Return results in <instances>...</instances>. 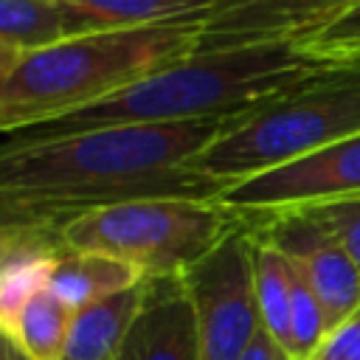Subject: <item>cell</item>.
I'll list each match as a JSON object with an SVG mask.
<instances>
[{"label":"cell","instance_id":"17","mask_svg":"<svg viewBox=\"0 0 360 360\" xmlns=\"http://www.w3.org/2000/svg\"><path fill=\"white\" fill-rule=\"evenodd\" d=\"M295 45L326 68H360V0Z\"/></svg>","mask_w":360,"mask_h":360},{"label":"cell","instance_id":"7","mask_svg":"<svg viewBox=\"0 0 360 360\" xmlns=\"http://www.w3.org/2000/svg\"><path fill=\"white\" fill-rule=\"evenodd\" d=\"M360 194V135L335 141L276 169L245 177L219 191V202L245 225Z\"/></svg>","mask_w":360,"mask_h":360},{"label":"cell","instance_id":"16","mask_svg":"<svg viewBox=\"0 0 360 360\" xmlns=\"http://www.w3.org/2000/svg\"><path fill=\"white\" fill-rule=\"evenodd\" d=\"M70 321L73 309L45 284L25 301L6 340H11L31 360H62Z\"/></svg>","mask_w":360,"mask_h":360},{"label":"cell","instance_id":"11","mask_svg":"<svg viewBox=\"0 0 360 360\" xmlns=\"http://www.w3.org/2000/svg\"><path fill=\"white\" fill-rule=\"evenodd\" d=\"M146 281L76 309L62 349V360H115L129 335V326L143 307Z\"/></svg>","mask_w":360,"mask_h":360},{"label":"cell","instance_id":"3","mask_svg":"<svg viewBox=\"0 0 360 360\" xmlns=\"http://www.w3.org/2000/svg\"><path fill=\"white\" fill-rule=\"evenodd\" d=\"M202 17L115 28L22 53L0 79V135L84 110L200 51Z\"/></svg>","mask_w":360,"mask_h":360},{"label":"cell","instance_id":"5","mask_svg":"<svg viewBox=\"0 0 360 360\" xmlns=\"http://www.w3.org/2000/svg\"><path fill=\"white\" fill-rule=\"evenodd\" d=\"M248 228L219 197H141L93 208L59 231L68 250L121 259L146 278L183 276L231 233Z\"/></svg>","mask_w":360,"mask_h":360},{"label":"cell","instance_id":"24","mask_svg":"<svg viewBox=\"0 0 360 360\" xmlns=\"http://www.w3.org/2000/svg\"><path fill=\"white\" fill-rule=\"evenodd\" d=\"M22 53H17V51H8V48H0V79L11 70V65L20 59Z\"/></svg>","mask_w":360,"mask_h":360},{"label":"cell","instance_id":"2","mask_svg":"<svg viewBox=\"0 0 360 360\" xmlns=\"http://www.w3.org/2000/svg\"><path fill=\"white\" fill-rule=\"evenodd\" d=\"M323 68L326 65L307 56L295 42L194 53L104 96L84 110L0 135V143L25 146L107 127L231 118L259 107Z\"/></svg>","mask_w":360,"mask_h":360},{"label":"cell","instance_id":"1","mask_svg":"<svg viewBox=\"0 0 360 360\" xmlns=\"http://www.w3.org/2000/svg\"><path fill=\"white\" fill-rule=\"evenodd\" d=\"M228 118L76 132L42 143H0V222L59 231L93 211L141 197H219L191 169Z\"/></svg>","mask_w":360,"mask_h":360},{"label":"cell","instance_id":"22","mask_svg":"<svg viewBox=\"0 0 360 360\" xmlns=\"http://www.w3.org/2000/svg\"><path fill=\"white\" fill-rule=\"evenodd\" d=\"M239 360H292L264 329H259V335L253 338V343L245 349V354Z\"/></svg>","mask_w":360,"mask_h":360},{"label":"cell","instance_id":"14","mask_svg":"<svg viewBox=\"0 0 360 360\" xmlns=\"http://www.w3.org/2000/svg\"><path fill=\"white\" fill-rule=\"evenodd\" d=\"M82 20L84 34L143 28L208 14L214 0H65Z\"/></svg>","mask_w":360,"mask_h":360},{"label":"cell","instance_id":"18","mask_svg":"<svg viewBox=\"0 0 360 360\" xmlns=\"http://www.w3.org/2000/svg\"><path fill=\"white\" fill-rule=\"evenodd\" d=\"M53 256H56V250L28 253V256H20V259L8 262L0 270V335L3 338H8L20 309L25 307V301L39 287L48 284V270H51Z\"/></svg>","mask_w":360,"mask_h":360},{"label":"cell","instance_id":"23","mask_svg":"<svg viewBox=\"0 0 360 360\" xmlns=\"http://www.w3.org/2000/svg\"><path fill=\"white\" fill-rule=\"evenodd\" d=\"M0 338H3V335H0ZM0 360H31V357H28V354H22L11 340H6V338H3V343H0Z\"/></svg>","mask_w":360,"mask_h":360},{"label":"cell","instance_id":"9","mask_svg":"<svg viewBox=\"0 0 360 360\" xmlns=\"http://www.w3.org/2000/svg\"><path fill=\"white\" fill-rule=\"evenodd\" d=\"M354 3L357 0H214L202 20L197 53L295 42Z\"/></svg>","mask_w":360,"mask_h":360},{"label":"cell","instance_id":"21","mask_svg":"<svg viewBox=\"0 0 360 360\" xmlns=\"http://www.w3.org/2000/svg\"><path fill=\"white\" fill-rule=\"evenodd\" d=\"M304 360H360V309L332 326Z\"/></svg>","mask_w":360,"mask_h":360},{"label":"cell","instance_id":"12","mask_svg":"<svg viewBox=\"0 0 360 360\" xmlns=\"http://www.w3.org/2000/svg\"><path fill=\"white\" fill-rule=\"evenodd\" d=\"M141 281H146V276L121 259L104 253H87V250H68V248L56 250L48 270L51 292L62 298L73 312L112 292L135 287Z\"/></svg>","mask_w":360,"mask_h":360},{"label":"cell","instance_id":"20","mask_svg":"<svg viewBox=\"0 0 360 360\" xmlns=\"http://www.w3.org/2000/svg\"><path fill=\"white\" fill-rule=\"evenodd\" d=\"M62 242L56 233L51 231H39V228H20V225H6L0 222V270L28 253H48V250H59Z\"/></svg>","mask_w":360,"mask_h":360},{"label":"cell","instance_id":"4","mask_svg":"<svg viewBox=\"0 0 360 360\" xmlns=\"http://www.w3.org/2000/svg\"><path fill=\"white\" fill-rule=\"evenodd\" d=\"M352 135H360V68H323L231 115L188 166L228 188Z\"/></svg>","mask_w":360,"mask_h":360},{"label":"cell","instance_id":"19","mask_svg":"<svg viewBox=\"0 0 360 360\" xmlns=\"http://www.w3.org/2000/svg\"><path fill=\"white\" fill-rule=\"evenodd\" d=\"M304 211H312L335 233V239L346 248V253L352 256V262L360 270V194L346 197V200H335L326 205L304 208Z\"/></svg>","mask_w":360,"mask_h":360},{"label":"cell","instance_id":"15","mask_svg":"<svg viewBox=\"0 0 360 360\" xmlns=\"http://www.w3.org/2000/svg\"><path fill=\"white\" fill-rule=\"evenodd\" d=\"M253 284H256V304H259L262 329L290 354L292 262L276 245H270L267 239H262L256 233H253Z\"/></svg>","mask_w":360,"mask_h":360},{"label":"cell","instance_id":"8","mask_svg":"<svg viewBox=\"0 0 360 360\" xmlns=\"http://www.w3.org/2000/svg\"><path fill=\"white\" fill-rule=\"evenodd\" d=\"M248 228L298 264L323 307L329 329L360 309V270L312 211L276 214Z\"/></svg>","mask_w":360,"mask_h":360},{"label":"cell","instance_id":"13","mask_svg":"<svg viewBox=\"0 0 360 360\" xmlns=\"http://www.w3.org/2000/svg\"><path fill=\"white\" fill-rule=\"evenodd\" d=\"M82 34L84 25L65 0H0V48L31 53Z\"/></svg>","mask_w":360,"mask_h":360},{"label":"cell","instance_id":"6","mask_svg":"<svg viewBox=\"0 0 360 360\" xmlns=\"http://www.w3.org/2000/svg\"><path fill=\"white\" fill-rule=\"evenodd\" d=\"M197 315L200 360H239L262 329L253 284V233H231L183 273Z\"/></svg>","mask_w":360,"mask_h":360},{"label":"cell","instance_id":"25","mask_svg":"<svg viewBox=\"0 0 360 360\" xmlns=\"http://www.w3.org/2000/svg\"><path fill=\"white\" fill-rule=\"evenodd\" d=\"M0 343H3V338H0Z\"/></svg>","mask_w":360,"mask_h":360},{"label":"cell","instance_id":"10","mask_svg":"<svg viewBox=\"0 0 360 360\" xmlns=\"http://www.w3.org/2000/svg\"><path fill=\"white\" fill-rule=\"evenodd\" d=\"M115 360H200V335L183 276L146 281L143 307Z\"/></svg>","mask_w":360,"mask_h":360}]
</instances>
